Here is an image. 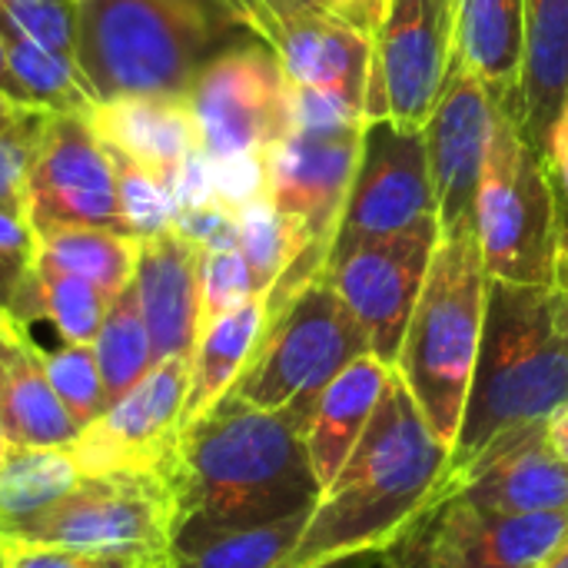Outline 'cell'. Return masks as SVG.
Returning <instances> with one entry per match:
<instances>
[{
  "mask_svg": "<svg viewBox=\"0 0 568 568\" xmlns=\"http://www.w3.org/2000/svg\"><path fill=\"white\" fill-rule=\"evenodd\" d=\"M80 476L70 449L13 446L0 466V539L43 516L80 483Z\"/></svg>",
  "mask_w": 568,
  "mask_h": 568,
  "instance_id": "cell-28",
  "label": "cell"
},
{
  "mask_svg": "<svg viewBox=\"0 0 568 568\" xmlns=\"http://www.w3.org/2000/svg\"><path fill=\"white\" fill-rule=\"evenodd\" d=\"M236 246H240L243 260L250 263L256 290L263 296L276 286V280L293 266V260L303 250H316V246H306V240L280 213V206L270 200V193H263L236 210Z\"/></svg>",
  "mask_w": 568,
  "mask_h": 568,
  "instance_id": "cell-32",
  "label": "cell"
},
{
  "mask_svg": "<svg viewBox=\"0 0 568 568\" xmlns=\"http://www.w3.org/2000/svg\"><path fill=\"white\" fill-rule=\"evenodd\" d=\"M0 549H3V539H0Z\"/></svg>",
  "mask_w": 568,
  "mask_h": 568,
  "instance_id": "cell-58",
  "label": "cell"
},
{
  "mask_svg": "<svg viewBox=\"0 0 568 568\" xmlns=\"http://www.w3.org/2000/svg\"><path fill=\"white\" fill-rule=\"evenodd\" d=\"M0 316H7V313H0Z\"/></svg>",
  "mask_w": 568,
  "mask_h": 568,
  "instance_id": "cell-60",
  "label": "cell"
},
{
  "mask_svg": "<svg viewBox=\"0 0 568 568\" xmlns=\"http://www.w3.org/2000/svg\"><path fill=\"white\" fill-rule=\"evenodd\" d=\"M113 296L93 286L90 280H80L73 273L53 270L47 263H33L17 300L10 310V320L27 326L33 320H47L63 343H83L90 346L100 333V323L110 310Z\"/></svg>",
  "mask_w": 568,
  "mask_h": 568,
  "instance_id": "cell-27",
  "label": "cell"
},
{
  "mask_svg": "<svg viewBox=\"0 0 568 568\" xmlns=\"http://www.w3.org/2000/svg\"><path fill=\"white\" fill-rule=\"evenodd\" d=\"M486 300L489 273L483 263L476 223H463L439 236L393 366L449 453L463 426L483 346Z\"/></svg>",
  "mask_w": 568,
  "mask_h": 568,
  "instance_id": "cell-5",
  "label": "cell"
},
{
  "mask_svg": "<svg viewBox=\"0 0 568 568\" xmlns=\"http://www.w3.org/2000/svg\"><path fill=\"white\" fill-rule=\"evenodd\" d=\"M200 256L203 250L176 226L140 240L133 286L156 363L193 356L200 336Z\"/></svg>",
  "mask_w": 568,
  "mask_h": 568,
  "instance_id": "cell-20",
  "label": "cell"
},
{
  "mask_svg": "<svg viewBox=\"0 0 568 568\" xmlns=\"http://www.w3.org/2000/svg\"><path fill=\"white\" fill-rule=\"evenodd\" d=\"M223 7H230L236 13V20L253 30L256 37H263V43L270 40V30H273V17L266 13L263 0H220Z\"/></svg>",
  "mask_w": 568,
  "mask_h": 568,
  "instance_id": "cell-46",
  "label": "cell"
},
{
  "mask_svg": "<svg viewBox=\"0 0 568 568\" xmlns=\"http://www.w3.org/2000/svg\"><path fill=\"white\" fill-rule=\"evenodd\" d=\"M290 87L326 93L366 116L373 43L336 13H300L276 20L270 40Z\"/></svg>",
  "mask_w": 568,
  "mask_h": 568,
  "instance_id": "cell-19",
  "label": "cell"
},
{
  "mask_svg": "<svg viewBox=\"0 0 568 568\" xmlns=\"http://www.w3.org/2000/svg\"><path fill=\"white\" fill-rule=\"evenodd\" d=\"M549 439H552V446L559 449V456L568 463V406L562 413H556V416L549 419Z\"/></svg>",
  "mask_w": 568,
  "mask_h": 568,
  "instance_id": "cell-51",
  "label": "cell"
},
{
  "mask_svg": "<svg viewBox=\"0 0 568 568\" xmlns=\"http://www.w3.org/2000/svg\"><path fill=\"white\" fill-rule=\"evenodd\" d=\"M446 496L499 516L568 513V463L549 439V423L493 439L476 459L446 476L439 499Z\"/></svg>",
  "mask_w": 568,
  "mask_h": 568,
  "instance_id": "cell-18",
  "label": "cell"
},
{
  "mask_svg": "<svg viewBox=\"0 0 568 568\" xmlns=\"http://www.w3.org/2000/svg\"><path fill=\"white\" fill-rule=\"evenodd\" d=\"M0 90H3L13 103H20V106H33V103H30V97H27V90L20 87V80H17V77H13V70H10L3 30H0Z\"/></svg>",
  "mask_w": 568,
  "mask_h": 568,
  "instance_id": "cell-50",
  "label": "cell"
},
{
  "mask_svg": "<svg viewBox=\"0 0 568 568\" xmlns=\"http://www.w3.org/2000/svg\"><path fill=\"white\" fill-rule=\"evenodd\" d=\"M568 100V0H526V57L513 106L519 133L546 156L556 116Z\"/></svg>",
  "mask_w": 568,
  "mask_h": 568,
  "instance_id": "cell-23",
  "label": "cell"
},
{
  "mask_svg": "<svg viewBox=\"0 0 568 568\" xmlns=\"http://www.w3.org/2000/svg\"><path fill=\"white\" fill-rule=\"evenodd\" d=\"M0 3H3V0H0Z\"/></svg>",
  "mask_w": 568,
  "mask_h": 568,
  "instance_id": "cell-61",
  "label": "cell"
},
{
  "mask_svg": "<svg viewBox=\"0 0 568 568\" xmlns=\"http://www.w3.org/2000/svg\"><path fill=\"white\" fill-rule=\"evenodd\" d=\"M173 226L193 240L200 250H223V246H236V213L226 210L223 203H206L196 210H180L173 216Z\"/></svg>",
  "mask_w": 568,
  "mask_h": 568,
  "instance_id": "cell-41",
  "label": "cell"
},
{
  "mask_svg": "<svg viewBox=\"0 0 568 568\" xmlns=\"http://www.w3.org/2000/svg\"><path fill=\"white\" fill-rule=\"evenodd\" d=\"M106 153H110L113 173H116V203H120L123 233L133 240H150V236L170 230L173 216H176L170 180L110 146H106Z\"/></svg>",
  "mask_w": 568,
  "mask_h": 568,
  "instance_id": "cell-34",
  "label": "cell"
},
{
  "mask_svg": "<svg viewBox=\"0 0 568 568\" xmlns=\"http://www.w3.org/2000/svg\"><path fill=\"white\" fill-rule=\"evenodd\" d=\"M263 7L273 17V27H276V20H290V17H300V13H323V10H329L326 0H263Z\"/></svg>",
  "mask_w": 568,
  "mask_h": 568,
  "instance_id": "cell-48",
  "label": "cell"
},
{
  "mask_svg": "<svg viewBox=\"0 0 568 568\" xmlns=\"http://www.w3.org/2000/svg\"><path fill=\"white\" fill-rule=\"evenodd\" d=\"M37 240L40 263L90 280L110 296H116L133 280L140 256V240L100 226H53L40 230Z\"/></svg>",
  "mask_w": 568,
  "mask_h": 568,
  "instance_id": "cell-29",
  "label": "cell"
},
{
  "mask_svg": "<svg viewBox=\"0 0 568 568\" xmlns=\"http://www.w3.org/2000/svg\"><path fill=\"white\" fill-rule=\"evenodd\" d=\"M10 449H13V443H10V439H7V436L0 433V466L7 463V456H10Z\"/></svg>",
  "mask_w": 568,
  "mask_h": 568,
  "instance_id": "cell-56",
  "label": "cell"
},
{
  "mask_svg": "<svg viewBox=\"0 0 568 568\" xmlns=\"http://www.w3.org/2000/svg\"><path fill=\"white\" fill-rule=\"evenodd\" d=\"M366 353L363 326L320 273L266 316L256 353L226 396L283 413L303 433L320 393Z\"/></svg>",
  "mask_w": 568,
  "mask_h": 568,
  "instance_id": "cell-6",
  "label": "cell"
},
{
  "mask_svg": "<svg viewBox=\"0 0 568 568\" xmlns=\"http://www.w3.org/2000/svg\"><path fill=\"white\" fill-rule=\"evenodd\" d=\"M0 568H3V559H0Z\"/></svg>",
  "mask_w": 568,
  "mask_h": 568,
  "instance_id": "cell-59",
  "label": "cell"
},
{
  "mask_svg": "<svg viewBox=\"0 0 568 568\" xmlns=\"http://www.w3.org/2000/svg\"><path fill=\"white\" fill-rule=\"evenodd\" d=\"M266 329V296H253L243 306L223 313L200 329L190 356V393L183 419L186 426L210 413L243 376Z\"/></svg>",
  "mask_w": 568,
  "mask_h": 568,
  "instance_id": "cell-26",
  "label": "cell"
},
{
  "mask_svg": "<svg viewBox=\"0 0 568 568\" xmlns=\"http://www.w3.org/2000/svg\"><path fill=\"white\" fill-rule=\"evenodd\" d=\"M526 57V0H456V63L513 106Z\"/></svg>",
  "mask_w": 568,
  "mask_h": 568,
  "instance_id": "cell-24",
  "label": "cell"
},
{
  "mask_svg": "<svg viewBox=\"0 0 568 568\" xmlns=\"http://www.w3.org/2000/svg\"><path fill=\"white\" fill-rule=\"evenodd\" d=\"M546 163L552 173V186H556V200H559V230H568V100L562 113L552 123L549 143H546ZM562 243V240H559Z\"/></svg>",
  "mask_w": 568,
  "mask_h": 568,
  "instance_id": "cell-43",
  "label": "cell"
},
{
  "mask_svg": "<svg viewBox=\"0 0 568 568\" xmlns=\"http://www.w3.org/2000/svg\"><path fill=\"white\" fill-rule=\"evenodd\" d=\"M43 369H47L53 393L60 396L67 413L80 423V429H87L90 423H97L110 409L113 399L106 393L93 346L63 343L60 349L43 353Z\"/></svg>",
  "mask_w": 568,
  "mask_h": 568,
  "instance_id": "cell-35",
  "label": "cell"
},
{
  "mask_svg": "<svg viewBox=\"0 0 568 568\" xmlns=\"http://www.w3.org/2000/svg\"><path fill=\"white\" fill-rule=\"evenodd\" d=\"M20 110H23V106H20V103H13V100L0 90V130H3L7 123H13V120L20 116Z\"/></svg>",
  "mask_w": 568,
  "mask_h": 568,
  "instance_id": "cell-53",
  "label": "cell"
},
{
  "mask_svg": "<svg viewBox=\"0 0 568 568\" xmlns=\"http://www.w3.org/2000/svg\"><path fill=\"white\" fill-rule=\"evenodd\" d=\"M476 236L489 280L556 286L559 200L546 156L503 110L476 196Z\"/></svg>",
  "mask_w": 568,
  "mask_h": 568,
  "instance_id": "cell-7",
  "label": "cell"
},
{
  "mask_svg": "<svg viewBox=\"0 0 568 568\" xmlns=\"http://www.w3.org/2000/svg\"><path fill=\"white\" fill-rule=\"evenodd\" d=\"M170 193H173V206L180 210H196L213 203V160L203 146H196L190 156L180 160V166L170 173Z\"/></svg>",
  "mask_w": 568,
  "mask_h": 568,
  "instance_id": "cell-42",
  "label": "cell"
},
{
  "mask_svg": "<svg viewBox=\"0 0 568 568\" xmlns=\"http://www.w3.org/2000/svg\"><path fill=\"white\" fill-rule=\"evenodd\" d=\"M542 568H568V536H566V542L549 556V562H546Z\"/></svg>",
  "mask_w": 568,
  "mask_h": 568,
  "instance_id": "cell-55",
  "label": "cell"
},
{
  "mask_svg": "<svg viewBox=\"0 0 568 568\" xmlns=\"http://www.w3.org/2000/svg\"><path fill=\"white\" fill-rule=\"evenodd\" d=\"M3 40H7L10 70L20 80V87L27 90L33 106H43L50 113H87L97 103L77 60L60 57V53H53L27 37H17L10 30H3Z\"/></svg>",
  "mask_w": 568,
  "mask_h": 568,
  "instance_id": "cell-31",
  "label": "cell"
},
{
  "mask_svg": "<svg viewBox=\"0 0 568 568\" xmlns=\"http://www.w3.org/2000/svg\"><path fill=\"white\" fill-rule=\"evenodd\" d=\"M552 293H556V320H559L562 333L568 336V280L559 283V286H552Z\"/></svg>",
  "mask_w": 568,
  "mask_h": 568,
  "instance_id": "cell-52",
  "label": "cell"
},
{
  "mask_svg": "<svg viewBox=\"0 0 568 568\" xmlns=\"http://www.w3.org/2000/svg\"><path fill=\"white\" fill-rule=\"evenodd\" d=\"M0 433L13 446L33 449H73L83 433L53 393L43 369V353L30 343V336L17 343L0 386Z\"/></svg>",
  "mask_w": 568,
  "mask_h": 568,
  "instance_id": "cell-25",
  "label": "cell"
},
{
  "mask_svg": "<svg viewBox=\"0 0 568 568\" xmlns=\"http://www.w3.org/2000/svg\"><path fill=\"white\" fill-rule=\"evenodd\" d=\"M369 43L366 120L423 130L456 63V0H386Z\"/></svg>",
  "mask_w": 568,
  "mask_h": 568,
  "instance_id": "cell-9",
  "label": "cell"
},
{
  "mask_svg": "<svg viewBox=\"0 0 568 568\" xmlns=\"http://www.w3.org/2000/svg\"><path fill=\"white\" fill-rule=\"evenodd\" d=\"M27 216L33 230L100 226L123 233L116 173L87 113H53L27 180Z\"/></svg>",
  "mask_w": 568,
  "mask_h": 568,
  "instance_id": "cell-15",
  "label": "cell"
},
{
  "mask_svg": "<svg viewBox=\"0 0 568 568\" xmlns=\"http://www.w3.org/2000/svg\"><path fill=\"white\" fill-rule=\"evenodd\" d=\"M449 446L433 433L406 383L393 373L376 416L339 476L323 489L280 568H320L383 556L429 506L449 476Z\"/></svg>",
  "mask_w": 568,
  "mask_h": 568,
  "instance_id": "cell-2",
  "label": "cell"
},
{
  "mask_svg": "<svg viewBox=\"0 0 568 568\" xmlns=\"http://www.w3.org/2000/svg\"><path fill=\"white\" fill-rule=\"evenodd\" d=\"M37 253H40V240L30 216L17 210H0V256L33 266Z\"/></svg>",
  "mask_w": 568,
  "mask_h": 568,
  "instance_id": "cell-44",
  "label": "cell"
},
{
  "mask_svg": "<svg viewBox=\"0 0 568 568\" xmlns=\"http://www.w3.org/2000/svg\"><path fill=\"white\" fill-rule=\"evenodd\" d=\"M173 483L176 556L226 532L313 513L323 496L303 433L283 413L236 396L183 429Z\"/></svg>",
  "mask_w": 568,
  "mask_h": 568,
  "instance_id": "cell-1",
  "label": "cell"
},
{
  "mask_svg": "<svg viewBox=\"0 0 568 568\" xmlns=\"http://www.w3.org/2000/svg\"><path fill=\"white\" fill-rule=\"evenodd\" d=\"M433 213L436 193L423 130L399 126L393 120H366L353 183L326 263L369 240L409 230Z\"/></svg>",
  "mask_w": 568,
  "mask_h": 568,
  "instance_id": "cell-11",
  "label": "cell"
},
{
  "mask_svg": "<svg viewBox=\"0 0 568 568\" xmlns=\"http://www.w3.org/2000/svg\"><path fill=\"white\" fill-rule=\"evenodd\" d=\"M373 568H386V562H383V556H379V562H376V566Z\"/></svg>",
  "mask_w": 568,
  "mask_h": 568,
  "instance_id": "cell-57",
  "label": "cell"
},
{
  "mask_svg": "<svg viewBox=\"0 0 568 568\" xmlns=\"http://www.w3.org/2000/svg\"><path fill=\"white\" fill-rule=\"evenodd\" d=\"M263 296L256 290L253 270L243 260L240 246L203 250L200 256V329L220 320L223 313L243 306L246 300Z\"/></svg>",
  "mask_w": 568,
  "mask_h": 568,
  "instance_id": "cell-37",
  "label": "cell"
},
{
  "mask_svg": "<svg viewBox=\"0 0 568 568\" xmlns=\"http://www.w3.org/2000/svg\"><path fill=\"white\" fill-rule=\"evenodd\" d=\"M106 383L110 399H120L126 389H133L153 366V343H150V329L143 323V310H140V296L133 280L113 296L97 339L90 343Z\"/></svg>",
  "mask_w": 568,
  "mask_h": 568,
  "instance_id": "cell-30",
  "label": "cell"
},
{
  "mask_svg": "<svg viewBox=\"0 0 568 568\" xmlns=\"http://www.w3.org/2000/svg\"><path fill=\"white\" fill-rule=\"evenodd\" d=\"M326 7H329V13H336L339 20H346L359 33L373 37V30L383 20L386 0H326Z\"/></svg>",
  "mask_w": 568,
  "mask_h": 568,
  "instance_id": "cell-45",
  "label": "cell"
},
{
  "mask_svg": "<svg viewBox=\"0 0 568 568\" xmlns=\"http://www.w3.org/2000/svg\"><path fill=\"white\" fill-rule=\"evenodd\" d=\"M190 106L210 156L266 153L293 130L290 80L270 43L210 57L190 87Z\"/></svg>",
  "mask_w": 568,
  "mask_h": 568,
  "instance_id": "cell-12",
  "label": "cell"
},
{
  "mask_svg": "<svg viewBox=\"0 0 568 568\" xmlns=\"http://www.w3.org/2000/svg\"><path fill=\"white\" fill-rule=\"evenodd\" d=\"M439 236L443 226L433 213L409 230L369 240L323 266L326 283L363 326L369 353L389 366H396Z\"/></svg>",
  "mask_w": 568,
  "mask_h": 568,
  "instance_id": "cell-13",
  "label": "cell"
},
{
  "mask_svg": "<svg viewBox=\"0 0 568 568\" xmlns=\"http://www.w3.org/2000/svg\"><path fill=\"white\" fill-rule=\"evenodd\" d=\"M568 513L499 516L446 496L386 552V568H542L566 542Z\"/></svg>",
  "mask_w": 568,
  "mask_h": 568,
  "instance_id": "cell-10",
  "label": "cell"
},
{
  "mask_svg": "<svg viewBox=\"0 0 568 568\" xmlns=\"http://www.w3.org/2000/svg\"><path fill=\"white\" fill-rule=\"evenodd\" d=\"M568 280V230L562 233V243H559V280H556V286L559 283H566Z\"/></svg>",
  "mask_w": 568,
  "mask_h": 568,
  "instance_id": "cell-54",
  "label": "cell"
},
{
  "mask_svg": "<svg viewBox=\"0 0 568 568\" xmlns=\"http://www.w3.org/2000/svg\"><path fill=\"white\" fill-rule=\"evenodd\" d=\"M213 160V196L226 210H240L243 203L266 193V163L263 153H233L210 156Z\"/></svg>",
  "mask_w": 568,
  "mask_h": 568,
  "instance_id": "cell-40",
  "label": "cell"
},
{
  "mask_svg": "<svg viewBox=\"0 0 568 568\" xmlns=\"http://www.w3.org/2000/svg\"><path fill=\"white\" fill-rule=\"evenodd\" d=\"M306 519H310V513L216 536V539L176 556L166 568H280V562L300 542Z\"/></svg>",
  "mask_w": 568,
  "mask_h": 568,
  "instance_id": "cell-33",
  "label": "cell"
},
{
  "mask_svg": "<svg viewBox=\"0 0 568 568\" xmlns=\"http://www.w3.org/2000/svg\"><path fill=\"white\" fill-rule=\"evenodd\" d=\"M50 110L23 106L13 123L0 130V210L27 213V180L43 146Z\"/></svg>",
  "mask_w": 568,
  "mask_h": 568,
  "instance_id": "cell-36",
  "label": "cell"
},
{
  "mask_svg": "<svg viewBox=\"0 0 568 568\" xmlns=\"http://www.w3.org/2000/svg\"><path fill=\"white\" fill-rule=\"evenodd\" d=\"M27 273H30L27 263H17V260L0 256V313L10 316L13 300H17V293H20V286H23V280H27Z\"/></svg>",
  "mask_w": 568,
  "mask_h": 568,
  "instance_id": "cell-47",
  "label": "cell"
},
{
  "mask_svg": "<svg viewBox=\"0 0 568 568\" xmlns=\"http://www.w3.org/2000/svg\"><path fill=\"white\" fill-rule=\"evenodd\" d=\"M93 133L116 153L163 173L180 166L200 143L190 97H113L87 110Z\"/></svg>",
  "mask_w": 568,
  "mask_h": 568,
  "instance_id": "cell-21",
  "label": "cell"
},
{
  "mask_svg": "<svg viewBox=\"0 0 568 568\" xmlns=\"http://www.w3.org/2000/svg\"><path fill=\"white\" fill-rule=\"evenodd\" d=\"M363 123L333 130H290L263 153L270 200L296 226L306 246L326 250V256L353 183Z\"/></svg>",
  "mask_w": 568,
  "mask_h": 568,
  "instance_id": "cell-16",
  "label": "cell"
},
{
  "mask_svg": "<svg viewBox=\"0 0 568 568\" xmlns=\"http://www.w3.org/2000/svg\"><path fill=\"white\" fill-rule=\"evenodd\" d=\"M0 30L27 37L60 57H73L77 33V0H3Z\"/></svg>",
  "mask_w": 568,
  "mask_h": 568,
  "instance_id": "cell-38",
  "label": "cell"
},
{
  "mask_svg": "<svg viewBox=\"0 0 568 568\" xmlns=\"http://www.w3.org/2000/svg\"><path fill=\"white\" fill-rule=\"evenodd\" d=\"M0 559H3V568H160L133 556L80 552V549L23 542V539H3Z\"/></svg>",
  "mask_w": 568,
  "mask_h": 568,
  "instance_id": "cell-39",
  "label": "cell"
},
{
  "mask_svg": "<svg viewBox=\"0 0 568 568\" xmlns=\"http://www.w3.org/2000/svg\"><path fill=\"white\" fill-rule=\"evenodd\" d=\"M190 356L160 359L73 443L80 473H173L186 429Z\"/></svg>",
  "mask_w": 568,
  "mask_h": 568,
  "instance_id": "cell-14",
  "label": "cell"
},
{
  "mask_svg": "<svg viewBox=\"0 0 568 568\" xmlns=\"http://www.w3.org/2000/svg\"><path fill=\"white\" fill-rule=\"evenodd\" d=\"M393 366L376 359L373 353L353 359L316 399L306 426H303V443L310 453V466L316 473L320 489H326L346 459L353 456L356 443L369 429L376 406L393 379Z\"/></svg>",
  "mask_w": 568,
  "mask_h": 568,
  "instance_id": "cell-22",
  "label": "cell"
},
{
  "mask_svg": "<svg viewBox=\"0 0 568 568\" xmlns=\"http://www.w3.org/2000/svg\"><path fill=\"white\" fill-rule=\"evenodd\" d=\"M568 406V336L556 320L552 286L489 280L483 346L453 446L449 473L493 439L549 423Z\"/></svg>",
  "mask_w": 568,
  "mask_h": 568,
  "instance_id": "cell-3",
  "label": "cell"
},
{
  "mask_svg": "<svg viewBox=\"0 0 568 568\" xmlns=\"http://www.w3.org/2000/svg\"><path fill=\"white\" fill-rule=\"evenodd\" d=\"M499 113L503 106L493 90L463 63H453L449 83L423 126L436 193V220L443 233L463 223H476L479 180Z\"/></svg>",
  "mask_w": 568,
  "mask_h": 568,
  "instance_id": "cell-17",
  "label": "cell"
},
{
  "mask_svg": "<svg viewBox=\"0 0 568 568\" xmlns=\"http://www.w3.org/2000/svg\"><path fill=\"white\" fill-rule=\"evenodd\" d=\"M7 539L133 556L166 568L176 556L173 473H83L60 503Z\"/></svg>",
  "mask_w": 568,
  "mask_h": 568,
  "instance_id": "cell-8",
  "label": "cell"
},
{
  "mask_svg": "<svg viewBox=\"0 0 568 568\" xmlns=\"http://www.w3.org/2000/svg\"><path fill=\"white\" fill-rule=\"evenodd\" d=\"M27 336V326L13 323L10 316H0V386H3V376H7V366L13 359V349L17 343Z\"/></svg>",
  "mask_w": 568,
  "mask_h": 568,
  "instance_id": "cell-49",
  "label": "cell"
},
{
  "mask_svg": "<svg viewBox=\"0 0 568 568\" xmlns=\"http://www.w3.org/2000/svg\"><path fill=\"white\" fill-rule=\"evenodd\" d=\"M236 27L220 0H77L73 57L97 100L190 97L213 47Z\"/></svg>",
  "mask_w": 568,
  "mask_h": 568,
  "instance_id": "cell-4",
  "label": "cell"
}]
</instances>
